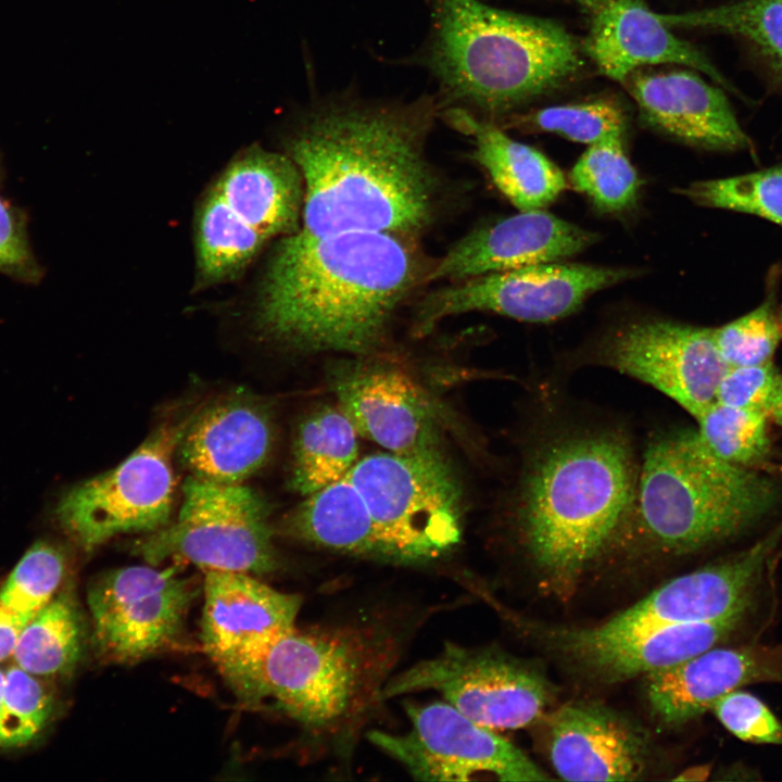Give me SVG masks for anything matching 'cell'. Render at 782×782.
<instances>
[{
    "label": "cell",
    "instance_id": "obj_31",
    "mask_svg": "<svg viewBox=\"0 0 782 782\" xmlns=\"http://www.w3.org/2000/svg\"><path fill=\"white\" fill-rule=\"evenodd\" d=\"M569 179L593 205L607 213L620 212L636 200L640 179L623 148V136L590 144L573 165Z\"/></svg>",
    "mask_w": 782,
    "mask_h": 782
},
{
    "label": "cell",
    "instance_id": "obj_29",
    "mask_svg": "<svg viewBox=\"0 0 782 782\" xmlns=\"http://www.w3.org/2000/svg\"><path fill=\"white\" fill-rule=\"evenodd\" d=\"M658 17L668 27L714 30L735 38L782 90V0H737Z\"/></svg>",
    "mask_w": 782,
    "mask_h": 782
},
{
    "label": "cell",
    "instance_id": "obj_13",
    "mask_svg": "<svg viewBox=\"0 0 782 782\" xmlns=\"http://www.w3.org/2000/svg\"><path fill=\"white\" fill-rule=\"evenodd\" d=\"M411 730L368 733L369 741L416 780L546 781L550 777L519 748L445 701L405 707Z\"/></svg>",
    "mask_w": 782,
    "mask_h": 782
},
{
    "label": "cell",
    "instance_id": "obj_21",
    "mask_svg": "<svg viewBox=\"0 0 782 782\" xmlns=\"http://www.w3.org/2000/svg\"><path fill=\"white\" fill-rule=\"evenodd\" d=\"M274 445V424L260 399L235 392L192 414L177 451L192 476L242 483L267 462Z\"/></svg>",
    "mask_w": 782,
    "mask_h": 782
},
{
    "label": "cell",
    "instance_id": "obj_19",
    "mask_svg": "<svg viewBox=\"0 0 782 782\" xmlns=\"http://www.w3.org/2000/svg\"><path fill=\"white\" fill-rule=\"evenodd\" d=\"M748 608L712 621L673 625L627 634L592 628L554 629L547 642L591 678L616 682L649 674L715 647L741 623Z\"/></svg>",
    "mask_w": 782,
    "mask_h": 782
},
{
    "label": "cell",
    "instance_id": "obj_1",
    "mask_svg": "<svg viewBox=\"0 0 782 782\" xmlns=\"http://www.w3.org/2000/svg\"><path fill=\"white\" fill-rule=\"evenodd\" d=\"M439 105L325 94L304 112L288 139L303 181V224L310 235L377 231L411 235L431 220L436 178L425 155Z\"/></svg>",
    "mask_w": 782,
    "mask_h": 782
},
{
    "label": "cell",
    "instance_id": "obj_10",
    "mask_svg": "<svg viewBox=\"0 0 782 782\" xmlns=\"http://www.w3.org/2000/svg\"><path fill=\"white\" fill-rule=\"evenodd\" d=\"M192 415L153 432L113 469L71 489L55 516L84 550L131 532H154L169 521L176 478L173 454Z\"/></svg>",
    "mask_w": 782,
    "mask_h": 782
},
{
    "label": "cell",
    "instance_id": "obj_39",
    "mask_svg": "<svg viewBox=\"0 0 782 782\" xmlns=\"http://www.w3.org/2000/svg\"><path fill=\"white\" fill-rule=\"evenodd\" d=\"M780 377L772 363L728 367L715 402L768 414Z\"/></svg>",
    "mask_w": 782,
    "mask_h": 782
},
{
    "label": "cell",
    "instance_id": "obj_35",
    "mask_svg": "<svg viewBox=\"0 0 782 782\" xmlns=\"http://www.w3.org/2000/svg\"><path fill=\"white\" fill-rule=\"evenodd\" d=\"M65 568V555L58 546L36 542L0 588V604L18 614L34 615L55 596Z\"/></svg>",
    "mask_w": 782,
    "mask_h": 782
},
{
    "label": "cell",
    "instance_id": "obj_8",
    "mask_svg": "<svg viewBox=\"0 0 782 782\" xmlns=\"http://www.w3.org/2000/svg\"><path fill=\"white\" fill-rule=\"evenodd\" d=\"M346 477L366 503L391 563H428L459 542L461 488L443 454L375 453L357 461Z\"/></svg>",
    "mask_w": 782,
    "mask_h": 782
},
{
    "label": "cell",
    "instance_id": "obj_18",
    "mask_svg": "<svg viewBox=\"0 0 782 782\" xmlns=\"http://www.w3.org/2000/svg\"><path fill=\"white\" fill-rule=\"evenodd\" d=\"M782 528L720 563L679 576L592 629L627 634L681 623L712 621L749 608L752 594Z\"/></svg>",
    "mask_w": 782,
    "mask_h": 782
},
{
    "label": "cell",
    "instance_id": "obj_25",
    "mask_svg": "<svg viewBox=\"0 0 782 782\" xmlns=\"http://www.w3.org/2000/svg\"><path fill=\"white\" fill-rule=\"evenodd\" d=\"M548 748L555 771L567 781H632L646 761L642 734L592 704L565 705L553 715Z\"/></svg>",
    "mask_w": 782,
    "mask_h": 782
},
{
    "label": "cell",
    "instance_id": "obj_3",
    "mask_svg": "<svg viewBox=\"0 0 782 782\" xmlns=\"http://www.w3.org/2000/svg\"><path fill=\"white\" fill-rule=\"evenodd\" d=\"M638 472L629 439L615 428L570 430L538 447L515 502L534 564L556 581L576 578L626 530Z\"/></svg>",
    "mask_w": 782,
    "mask_h": 782
},
{
    "label": "cell",
    "instance_id": "obj_26",
    "mask_svg": "<svg viewBox=\"0 0 782 782\" xmlns=\"http://www.w3.org/2000/svg\"><path fill=\"white\" fill-rule=\"evenodd\" d=\"M439 115L472 138V157L520 211L543 210L566 188V179L557 165L539 150L515 141L494 124L459 109L442 110Z\"/></svg>",
    "mask_w": 782,
    "mask_h": 782
},
{
    "label": "cell",
    "instance_id": "obj_33",
    "mask_svg": "<svg viewBox=\"0 0 782 782\" xmlns=\"http://www.w3.org/2000/svg\"><path fill=\"white\" fill-rule=\"evenodd\" d=\"M679 192L699 205L753 214L782 226V166L696 181Z\"/></svg>",
    "mask_w": 782,
    "mask_h": 782
},
{
    "label": "cell",
    "instance_id": "obj_27",
    "mask_svg": "<svg viewBox=\"0 0 782 782\" xmlns=\"http://www.w3.org/2000/svg\"><path fill=\"white\" fill-rule=\"evenodd\" d=\"M286 531L323 548L391 563L366 503L346 475L307 495L289 515Z\"/></svg>",
    "mask_w": 782,
    "mask_h": 782
},
{
    "label": "cell",
    "instance_id": "obj_40",
    "mask_svg": "<svg viewBox=\"0 0 782 782\" xmlns=\"http://www.w3.org/2000/svg\"><path fill=\"white\" fill-rule=\"evenodd\" d=\"M30 263L24 228L13 209L0 199V269L24 272Z\"/></svg>",
    "mask_w": 782,
    "mask_h": 782
},
{
    "label": "cell",
    "instance_id": "obj_32",
    "mask_svg": "<svg viewBox=\"0 0 782 782\" xmlns=\"http://www.w3.org/2000/svg\"><path fill=\"white\" fill-rule=\"evenodd\" d=\"M768 414L714 402L695 419L697 432L720 458L746 468L764 464L770 453Z\"/></svg>",
    "mask_w": 782,
    "mask_h": 782
},
{
    "label": "cell",
    "instance_id": "obj_41",
    "mask_svg": "<svg viewBox=\"0 0 782 782\" xmlns=\"http://www.w3.org/2000/svg\"><path fill=\"white\" fill-rule=\"evenodd\" d=\"M33 616L15 613L0 604V663L13 656L18 636Z\"/></svg>",
    "mask_w": 782,
    "mask_h": 782
},
{
    "label": "cell",
    "instance_id": "obj_6",
    "mask_svg": "<svg viewBox=\"0 0 782 782\" xmlns=\"http://www.w3.org/2000/svg\"><path fill=\"white\" fill-rule=\"evenodd\" d=\"M389 625L297 628L266 653L247 703L269 698L321 740L349 741L381 692L402 641Z\"/></svg>",
    "mask_w": 782,
    "mask_h": 782
},
{
    "label": "cell",
    "instance_id": "obj_14",
    "mask_svg": "<svg viewBox=\"0 0 782 782\" xmlns=\"http://www.w3.org/2000/svg\"><path fill=\"white\" fill-rule=\"evenodd\" d=\"M195 589L176 567L131 566L100 577L88 591L98 654L135 664L178 641Z\"/></svg>",
    "mask_w": 782,
    "mask_h": 782
},
{
    "label": "cell",
    "instance_id": "obj_16",
    "mask_svg": "<svg viewBox=\"0 0 782 782\" xmlns=\"http://www.w3.org/2000/svg\"><path fill=\"white\" fill-rule=\"evenodd\" d=\"M201 642L234 692L245 701L269 648L293 631L302 600L247 572L206 570Z\"/></svg>",
    "mask_w": 782,
    "mask_h": 782
},
{
    "label": "cell",
    "instance_id": "obj_12",
    "mask_svg": "<svg viewBox=\"0 0 782 782\" xmlns=\"http://www.w3.org/2000/svg\"><path fill=\"white\" fill-rule=\"evenodd\" d=\"M635 275L629 268L558 262L488 273L454 281L426 297L414 330L426 335L445 317L475 311L548 323L571 314L595 292Z\"/></svg>",
    "mask_w": 782,
    "mask_h": 782
},
{
    "label": "cell",
    "instance_id": "obj_9",
    "mask_svg": "<svg viewBox=\"0 0 782 782\" xmlns=\"http://www.w3.org/2000/svg\"><path fill=\"white\" fill-rule=\"evenodd\" d=\"M176 519L151 532L135 550L149 565L182 559L206 570L265 575L278 568L263 499L242 483L195 476L182 488Z\"/></svg>",
    "mask_w": 782,
    "mask_h": 782
},
{
    "label": "cell",
    "instance_id": "obj_2",
    "mask_svg": "<svg viewBox=\"0 0 782 782\" xmlns=\"http://www.w3.org/2000/svg\"><path fill=\"white\" fill-rule=\"evenodd\" d=\"M418 276L416 254L402 235L297 229L272 256L257 323L298 351L364 356L380 345Z\"/></svg>",
    "mask_w": 782,
    "mask_h": 782
},
{
    "label": "cell",
    "instance_id": "obj_28",
    "mask_svg": "<svg viewBox=\"0 0 782 782\" xmlns=\"http://www.w3.org/2000/svg\"><path fill=\"white\" fill-rule=\"evenodd\" d=\"M358 432L337 405H321L298 425L292 446L291 488L307 496L343 478L357 462Z\"/></svg>",
    "mask_w": 782,
    "mask_h": 782
},
{
    "label": "cell",
    "instance_id": "obj_24",
    "mask_svg": "<svg viewBox=\"0 0 782 782\" xmlns=\"http://www.w3.org/2000/svg\"><path fill=\"white\" fill-rule=\"evenodd\" d=\"M654 717L679 726L712 708L727 693L759 682H782V649L765 645L715 648L647 674Z\"/></svg>",
    "mask_w": 782,
    "mask_h": 782
},
{
    "label": "cell",
    "instance_id": "obj_36",
    "mask_svg": "<svg viewBox=\"0 0 782 782\" xmlns=\"http://www.w3.org/2000/svg\"><path fill=\"white\" fill-rule=\"evenodd\" d=\"M52 707V696L38 676L15 664L4 670L0 747H20L35 740Z\"/></svg>",
    "mask_w": 782,
    "mask_h": 782
},
{
    "label": "cell",
    "instance_id": "obj_22",
    "mask_svg": "<svg viewBox=\"0 0 782 782\" xmlns=\"http://www.w3.org/2000/svg\"><path fill=\"white\" fill-rule=\"evenodd\" d=\"M597 239V234L543 210L520 211L461 239L428 278L458 281L488 273L559 262L583 251Z\"/></svg>",
    "mask_w": 782,
    "mask_h": 782
},
{
    "label": "cell",
    "instance_id": "obj_38",
    "mask_svg": "<svg viewBox=\"0 0 782 782\" xmlns=\"http://www.w3.org/2000/svg\"><path fill=\"white\" fill-rule=\"evenodd\" d=\"M722 726L742 741L782 744V724L758 697L734 690L711 708Z\"/></svg>",
    "mask_w": 782,
    "mask_h": 782
},
{
    "label": "cell",
    "instance_id": "obj_23",
    "mask_svg": "<svg viewBox=\"0 0 782 782\" xmlns=\"http://www.w3.org/2000/svg\"><path fill=\"white\" fill-rule=\"evenodd\" d=\"M648 126L688 144L709 150L748 149L723 90L692 71H633L622 81Z\"/></svg>",
    "mask_w": 782,
    "mask_h": 782
},
{
    "label": "cell",
    "instance_id": "obj_42",
    "mask_svg": "<svg viewBox=\"0 0 782 782\" xmlns=\"http://www.w3.org/2000/svg\"><path fill=\"white\" fill-rule=\"evenodd\" d=\"M777 424L782 426V376L779 379L778 387L768 413Z\"/></svg>",
    "mask_w": 782,
    "mask_h": 782
},
{
    "label": "cell",
    "instance_id": "obj_5",
    "mask_svg": "<svg viewBox=\"0 0 782 782\" xmlns=\"http://www.w3.org/2000/svg\"><path fill=\"white\" fill-rule=\"evenodd\" d=\"M779 496L771 479L718 457L696 429H680L647 444L626 528L652 551L686 554L747 530Z\"/></svg>",
    "mask_w": 782,
    "mask_h": 782
},
{
    "label": "cell",
    "instance_id": "obj_37",
    "mask_svg": "<svg viewBox=\"0 0 782 782\" xmlns=\"http://www.w3.org/2000/svg\"><path fill=\"white\" fill-rule=\"evenodd\" d=\"M781 325L770 300L718 328L711 329L719 354L731 366L772 363L781 339Z\"/></svg>",
    "mask_w": 782,
    "mask_h": 782
},
{
    "label": "cell",
    "instance_id": "obj_30",
    "mask_svg": "<svg viewBox=\"0 0 782 782\" xmlns=\"http://www.w3.org/2000/svg\"><path fill=\"white\" fill-rule=\"evenodd\" d=\"M83 628L78 610L66 593L56 594L23 628L14 664L38 677L72 671L81 652Z\"/></svg>",
    "mask_w": 782,
    "mask_h": 782
},
{
    "label": "cell",
    "instance_id": "obj_44",
    "mask_svg": "<svg viewBox=\"0 0 782 782\" xmlns=\"http://www.w3.org/2000/svg\"><path fill=\"white\" fill-rule=\"evenodd\" d=\"M779 321H780V325H781V328H782V310H781L780 320H779Z\"/></svg>",
    "mask_w": 782,
    "mask_h": 782
},
{
    "label": "cell",
    "instance_id": "obj_11",
    "mask_svg": "<svg viewBox=\"0 0 782 782\" xmlns=\"http://www.w3.org/2000/svg\"><path fill=\"white\" fill-rule=\"evenodd\" d=\"M429 690L492 730L531 724L548 698L546 682L527 666L496 651L455 643H445L433 657L391 676L381 698Z\"/></svg>",
    "mask_w": 782,
    "mask_h": 782
},
{
    "label": "cell",
    "instance_id": "obj_34",
    "mask_svg": "<svg viewBox=\"0 0 782 782\" xmlns=\"http://www.w3.org/2000/svg\"><path fill=\"white\" fill-rule=\"evenodd\" d=\"M507 123L520 130L554 133L589 146L611 136H623L626 130L625 112L610 100L544 108L510 116Z\"/></svg>",
    "mask_w": 782,
    "mask_h": 782
},
{
    "label": "cell",
    "instance_id": "obj_4",
    "mask_svg": "<svg viewBox=\"0 0 782 782\" xmlns=\"http://www.w3.org/2000/svg\"><path fill=\"white\" fill-rule=\"evenodd\" d=\"M430 26L403 62L438 85L439 112L459 109L501 117L572 78L582 62L573 37L557 23L481 0H427Z\"/></svg>",
    "mask_w": 782,
    "mask_h": 782
},
{
    "label": "cell",
    "instance_id": "obj_20",
    "mask_svg": "<svg viewBox=\"0 0 782 782\" xmlns=\"http://www.w3.org/2000/svg\"><path fill=\"white\" fill-rule=\"evenodd\" d=\"M588 17L584 49L605 76L617 81L648 64L676 63L697 70L743 97L696 47L670 31L642 0H572Z\"/></svg>",
    "mask_w": 782,
    "mask_h": 782
},
{
    "label": "cell",
    "instance_id": "obj_7",
    "mask_svg": "<svg viewBox=\"0 0 782 782\" xmlns=\"http://www.w3.org/2000/svg\"><path fill=\"white\" fill-rule=\"evenodd\" d=\"M287 155L253 146L238 154L204 193L195 218L197 278L237 277L278 235L298 229L303 184Z\"/></svg>",
    "mask_w": 782,
    "mask_h": 782
},
{
    "label": "cell",
    "instance_id": "obj_43",
    "mask_svg": "<svg viewBox=\"0 0 782 782\" xmlns=\"http://www.w3.org/2000/svg\"><path fill=\"white\" fill-rule=\"evenodd\" d=\"M3 681H4V670H2L0 668V714H1V707H2Z\"/></svg>",
    "mask_w": 782,
    "mask_h": 782
},
{
    "label": "cell",
    "instance_id": "obj_17",
    "mask_svg": "<svg viewBox=\"0 0 782 782\" xmlns=\"http://www.w3.org/2000/svg\"><path fill=\"white\" fill-rule=\"evenodd\" d=\"M331 388L338 406L358 434L387 452L443 454L438 411L404 373L384 365L348 362L333 371Z\"/></svg>",
    "mask_w": 782,
    "mask_h": 782
},
{
    "label": "cell",
    "instance_id": "obj_15",
    "mask_svg": "<svg viewBox=\"0 0 782 782\" xmlns=\"http://www.w3.org/2000/svg\"><path fill=\"white\" fill-rule=\"evenodd\" d=\"M591 362L644 382L694 418L715 402L728 366L711 329L665 319H640L608 330Z\"/></svg>",
    "mask_w": 782,
    "mask_h": 782
}]
</instances>
